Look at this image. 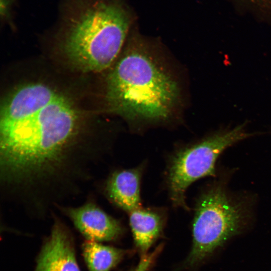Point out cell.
<instances>
[{
  "mask_svg": "<svg viewBox=\"0 0 271 271\" xmlns=\"http://www.w3.org/2000/svg\"><path fill=\"white\" fill-rule=\"evenodd\" d=\"M14 0H1V14L4 18L8 17Z\"/></svg>",
  "mask_w": 271,
  "mask_h": 271,
  "instance_id": "12",
  "label": "cell"
},
{
  "mask_svg": "<svg viewBox=\"0 0 271 271\" xmlns=\"http://www.w3.org/2000/svg\"><path fill=\"white\" fill-rule=\"evenodd\" d=\"M237 11L271 22V0H226Z\"/></svg>",
  "mask_w": 271,
  "mask_h": 271,
  "instance_id": "10",
  "label": "cell"
},
{
  "mask_svg": "<svg viewBox=\"0 0 271 271\" xmlns=\"http://www.w3.org/2000/svg\"><path fill=\"white\" fill-rule=\"evenodd\" d=\"M83 252L89 271H109L123 255L121 249L89 240L83 244Z\"/></svg>",
  "mask_w": 271,
  "mask_h": 271,
  "instance_id": "9",
  "label": "cell"
},
{
  "mask_svg": "<svg viewBox=\"0 0 271 271\" xmlns=\"http://www.w3.org/2000/svg\"><path fill=\"white\" fill-rule=\"evenodd\" d=\"M62 14L67 25L64 50L84 72L109 67L119 53L131 22L119 0H67Z\"/></svg>",
  "mask_w": 271,
  "mask_h": 271,
  "instance_id": "2",
  "label": "cell"
},
{
  "mask_svg": "<svg viewBox=\"0 0 271 271\" xmlns=\"http://www.w3.org/2000/svg\"><path fill=\"white\" fill-rule=\"evenodd\" d=\"M158 251L159 250L157 249L150 254H145L141 259L137 266L132 271H147L153 262Z\"/></svg>",
  "mask_w": 271,
  "mask_h": 271,
  "instance_id": "11",
  "label": "cell"
},
{
  "mask_svg": "<svg viewBox=\"0 0 271 271\" xmlns=\"http://www.w3.org/2000/svg\"><path fill=\"white\" fill-rule=\"evenodd\" d=\"M141 168L117 171L107 179L105 191L114 204L129 213L141 208Z\"/></svg>",
  "mask_w": 271,
  "mask_h": 271,
  "instance_id": "7",
  "label": "cell"
},
{
  "mask_svg": "<svg viewBox=\"0 0 271 271\" xmlns=\"http://www.w3.org/2000/svg\"><path fill=\"white\" fill-rule=\"evenodd\" d=\"M105 86L108 111L130 120H164L172 114L180 98L176 80L141 45L123 53Z\"/></svg>",
  "mask_w": 271,
  "mask_h": 271,
  "instance_id": "1",
  "label": "cell"
},
{
  "mask_svg": "<svg viewBox=\"0 0 271 271\" xmlns=\"http://www.w3.org/2000/svg\"><path fill=\"white\" fill-rule=\"evenodd\" d=\"M35 271H80L71 236L57 218L41 251Z\"/></svg>",
  "mask_w": 271,
  "mask_h": 271,
  "instance_id": "6",
  "label": "cell"
},
{
  "mask_svg": "<svg viewBox=\"0 0 271 271\" xmlns=\"http://www.w3.org/2000/svg\"><path fill=\"white\" fill-rule=\"evenodd\" d=\"M58 209L88 240L109 241L116 238L122 231L119 223L92 201H88L79 206L67 205Z\"/></svg>",
  "mask_w": 271,
  "mask_h": 271,
  "instance_id": "5",
  "label": "cell"
},
{
  "mask_svg": "<svg viewBox=\"0 0 271 271\" xmlns=\"http://www.w3.org/2000/svg\"><path fill=\"white\" fill-rule=\"evenodd\" d=\"M245 207L232 200L220 186L201 195L197 203L193 223V245L188 263L197 264L240 233L246 226Z\"/></svg>",
  "mask_w": 271,
  "mask_h": 271,
  "instance_id": "3",
  "label": "cell"
},
{
  "mask_svg": "<svg viewBox=\"0 0 271 271\" xmlns=\"http://www.w3.org/2000/svg\"><path fill=\"white\" fill-rule=\"evenodd\" d=\"M129 223L136 245L146 253L161 231V217L141 207L129 212Z\"/></svg>",
  "mask_w": 271,
  "mask_h": 271,
  "instance_id": "8",
  "label": "cell"
},
{
  "mask_svg": "<svg viewBox=\"0 0 271 271\" xmlns=\"http://www.w3.org/2000/svg\"><path fill=\"white\" fill-rule=\"evenodd\" d=\"M250 135L240 125L213 134L176 152L171 159L167 178L173 204L186 208L185 194L189 186L199 179L214 176L215 163L220 154Z\"/></svg>",
  "mask_w": 271,
  "mask_h": 271,
  "instance_id": "4",
  "label": "cell"
}]
</instances>
